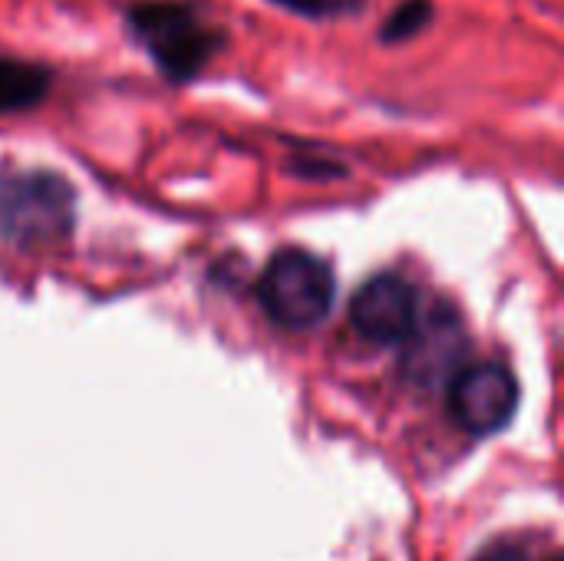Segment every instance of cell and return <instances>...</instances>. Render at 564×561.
<instances>
[{"instance_id": "7", "label": "cell", "mask_w": 564, "mask_h": 561, "mask_svg": "<svg viewBox=\"0 0 564 561\" xmlns=\"http://www.w3.org/2000/svg\"><path fill=\"white\" fill-rule=\"evenodd\" d=\"M436 20V3L433 0H400L383 23L377 26V43L380 46H406L416 36H423Z\"/></svg>"}, {"instance_id": "4", "label": "cell", "mask_w": 564, "mask_h": 561, "mask_svg": "<svg viewBox=\"0 0 564 561\" xmlns=\"http://www.w3.org/2000/svg\"><path fill=\"white\" fill-rule=\"evenodd\" d=\"M519 407V380L506 364L479 360L449 384V413L473 436H492L509 427Z\"/></svg>"}, {"instance_id": "8", "label": "cell", "mask_w": 564, "mask_h": 561, "mask_svg": "<svg viewBox=\"0 0 564 561\" xmlns=\"http://www.w3.org/2000/svg\"><path fill=\"white\" fill-rule=\"evenodd\" d=\"M291 17L311 20V23H334V20H354L364 17L370 0H264Z\"/></svg>"}, {"instance_id": "3", "label": "cell", "mask_w": 564, "mask_h": 561, "mask_svg": "<svg viewBox=\"0 0 564 561\" xmlns=\"http://www.w3.org/2000/svg\"><path fill=\"white\" fill-rule=\"evenodd\" d=\"M76 215L73 185L56 172L0 179V235L17 245H46L69 235Z\"/></svg>"}, {"instance_id": "6", "label": "cell", "mask_w": 564, "mask_h": 561, "mask_svg": "<svg viewBox=\"0 0 564 561\" xmlns=\"http://www.w3.org/2000/svg\"><path fill=\"white\" fill-rule=\"evenodd\" d=\"M56 83V73L46 63L20 60L0 53V116L36 109Z\"/></svg>"}, {"instance_id": "1", "label": "cell", "mask_w": 564, "mask_h": 561, "mask_svg": "<svg viewBox=\"0 0 564 561\" xmlns=\"http://www.w3.org/2000/svg\"><path fill=\"white\" fill-rule=\"evenodd\" d=\"M126 33L172 86L195 83L228 46V30L195 0H132L122 10Z\"/></svg>"}, {"instance_id": "9", "label": "cell", "mask_w": 564, "mask_h": 561, "mask_svg": "<svg viewBox=\"0 0 564 561\" xmlns=\"http://www.w3.org/2000/svg\"><path fill=\"white\" fill-rule=\"evenodd\" d=\"M479 561H525V552L516 546H496L492 552H486Z\"/></svg>"}, {"instance_id": "10", "label": "cell", "mask_w": 564, "mask_h": 561, "mask_svg": "<svg viewBox=\"0 0 564 561\" xmlns=\"http://www.w3.org/2000/svg\"><path fill=\"white\" fill-rule=\"evenodd\" d=\"M549 561H558V555H552V559H549Z\"/></svg>"}, {"instance_id": "5", "label": "cell", "mask_w": 564, "mask_h": 561, "mask_svg": "<svg viewBox=\"0 0 564 561\" xmlns=\"http://www.w3.org/2000/svg\"><path fill=\"white\" fill-rule=\"evenodd\" d=\"M420 298L416 288L400 274H377L350 301V327L367 344L393 347L416 331Z\"/></svg>"}, {"instance_id": "2", "label": "cell", "mask_w": 564, "mask_h": 561, "mask_svg": "<svg viewBox=\"0 0 564 561\" xmlns=\"http://www.w3.org/2000/svg\"><path fill=\"white\" fill-rule=\"evenodd\" d=\"M334 291L337 281L327 261L304 248L278 251L258 284L264 314L288 331H311L327 321L334 308Z\"/></svg>"}]
</instances>
